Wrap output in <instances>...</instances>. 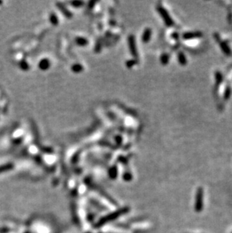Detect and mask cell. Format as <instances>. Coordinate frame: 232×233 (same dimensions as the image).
Segmentation results:
<instances>
[{
  "label": "cell",
  "instance_id": "1",
  "mask_svg": "<svg viewBox=\"0 0 232 233\" xmlns=\"http://www.w3.org/2000/svg\"><path fill=\"white\" fill-rule=\"evenodd\" d=\"M203 190L201 187L197 189V194H196L195 202V210L197 212H201L203 209Z\"/></svg>",
  "mask_w": 232,
  "mask_h": 233
},
{
  "label": "cell",
  "instance_id": "2",
  "mask_svg": "<svg viewBox=\"0 0 232 233\" xmlns=\"http://www.w3.org/2000/svg\"><path fill=\"white\" fill-rule=\"evenodd\" d=\"M129 46H130V48H131V51L132 54L134 56L137 55V50H136L134 39H133L132 36L130 37V39H129Z\"/></svg>",
  "mask_w": 232,
  "mask_h": 233
},
{
  "label": "cell",
  "instance_id": "3",
  "mask_svg": "<svg viewBox=\"0 0 232 233\" xmlns=\"http://www.w3.org/2000/svg\"><path fill=\"white\" fill-rule=\"evenodd\" d=\"M49 65H50V63H49V61H48V60H42L40 62V63H39V67L41 69H48L49 67Z\"/></svg>",
  "mask_w": 232,
  "mask_h": 233
}]
</instances>
